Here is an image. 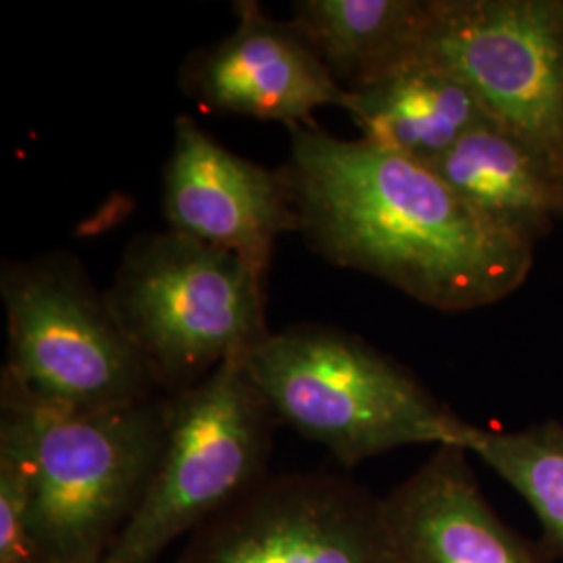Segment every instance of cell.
<instances>
[{"label": "cell", "instance_id": "obj_1", "mask_svg": "<svg viewBox=\"0 0 563 563\" xmlns=\"http://www.w3.org/2000/svg\"><path fill=\"white\" fill-rule=\"evenodd\" d=\"M280 172L318 255L432 309H481L530 276L534 242L488 220L426 163L297 125Z\"/></svg>", "mask_w": 563, "mask_h": 563}, {"label": "cell", "instance_id": "obj_2", "mask_svg": "<svg viewBox=\"0 0 563 563\" xmlns=\"http://www.w3.org/2000/svg\"><path fill=\"white\" fill-rule=\"evenodd\" d=\"M242 363L272 413L344 467L402 446H463L472 428L401 363L339 328L269 332Z\"/></svg>", "mask_w": 563, "mask_h": 563}, {"label": "cell", "instance_id": "obj_3", "mask_svg": "<svg viewBox=\"0 0 563 563\" xmlns=\"http://www.w3.org/2000/svg\"><path fill=\"white\" fill-rule=\"evenodd\" d=\"M2 401L0 439L25 463L41 563H102L162 453L167 397L74 416Z\"/></svg>", "mask_w": 563, "mask_h": 563}, {"label": "cell", "instance_id": "obj_4", "mask_svg": "<svg viewBox=\"0 0 563 563\" xmlns=\"http://www.w3.org/2000/svg\"><path fill=\"white\" fill-rule=\"evenodd\" d=\"M104 299L169 395L244 357L269 334L265 274L169 228L132 241Z\"/></svg>", "mask_w": 563, "mask_h": 563}, {"label": "cell", "instance_id": "obj_5", "mask_svg": "<svg viewBox=\"0 0 563 563\" xmlns=\"http://www.w3.org/2000/svg\"><path fill=\"white\" fill-rule=\"evenodd\" d=\"M0 295L9 334L0 399L88 416L159 397L162 386L76 260L4 263Z\"/></svg>", "mask_w": 563, "mask_h": 563}, {"label": "cell", "instance_id": "obj_6", "mask_svg": "<svg viewBox=\"0 0 563 563\" xmlns=\"http://www.w3.org/2000/svg\"><path fill=\"white\" fill-rule=\"evenodd\" d=\"M276 416L242 357L169 395L162 453L132 520L102 563H155L265 481Z\"/></svg>", "mask_w": 563, "mask_h": 563}, {"label": "cell", "instance_id": "obj_7", "mask_svg": "<svg viewBox=\"0 0 563 563\" xmlns=\"http://www.w3.org/2000/svg\"><path fill=\"white\" fill-rule=\"evenodd\" d=\"M423 51L563 184L562 0H432Z\"/></svg>", "mask_w": 563, "mask_h": 563}, {"label": "cell", "instance_id": "obj_8", "mask_svg": "<svg viewBox=\"0 0 563 563\" xmlns=\"http://www.w3.org/2000/svg\"><path fill=\"white\" fill-rule=\"evenodd\" d=\"M178 563H395L383 497L334 474L267 476L197 530Z\"/></svg>", "mask_w": 563, "mask_h": 563}, {"label": "cell", "instance_id": "obj_9", "mask_svg": "<svg viewBox=\"0 0 563 563\" xmlns=\"http://www.w3.org/2000/svg\"><path fill=\"white\" fill-rule=\"evenodd\" d=\"M162 207L169 230L228 251L265 276L276 241L299 230L282 172L228 151L186 115L174 123Z\"/></svg>", "mask_w": 563, "mask_h": 563}, {"label": "cell", "instance_id": "obj_10", "mask_svg": "<svg viewBox=\"0 0 563 563\" xmlns=\"http://www.w3.org/2000/svg\"><path fill=\"white\" fill-rule=\"evenodd\" d=\"M236 27L186 60L184 90L202 107L288 128L313 125L322 107H341L346 90L332 78L292 21H276L257 2H236Z\"/></svg>", "mask_w": 563, "mask_h": 563}, {"label": "cell", "instance_id": "obj_11", "mask_svg": "<svg viewBox=\"0 0 563 563\" xmlns=\"http://www.w3.org/2000/svg\"><path fill=\"white\" fill-rule=\"evenodd\" d=\"M462 444L432 455L383 497L395 563H553L501 520Z\"/></svg>", "mask_w": 563, "mask_h": 563}, {"label": "cell", "instance_id": "obj_12", "mask_svg": "<svg viewBox=\"0 0 563 563\" xmlns=\"http://www.w3.org/2000/svg\"><path fill=\"white\" fill-rule=\"evenodd\" d=\"M344 111L362 130L363 141L426 165L439 162L474 128L493 121L474 90L423 48L383 76L346 90Z\"/></svg>", "mask_w": 563, "mask_h": 563}, {"label": "cell", "instance_id": "obj_13", "mask_svg": "<svg viewBox=\"0 0 563 563\" xmlns=\"http://www.w3.org/2000/svg\"><path fill=\"white\" fill-rule=\"evenodd\" d=\"M430 167L474 209L526 241L537 244L563 218L558 172L495 121L467 132Z\"/></svg>", "mask_w": 563, "mask_h": 563}, {"label": "cell", "instance_id": "obj_14", "mask_svg": "<svg viewBox=\"0 0 563 563\" xmlns=\"http://www.w3.org/2000/svg\"><path fill=\"white\" fill-rule=\"evenodd\" d=\"M432 0H299L292 23L344 90L423 48Z\"/></svg>", "mask_w": 563, "mask_h": 563}, {"label": "cell", "instance_id": "obj_15", "mask_svg": "<svg viewBox=\"0 0 563 563\" xmlns=\"http://www.w3.org/2000/svg\"><path fill=\"white\" fill-rule=\"evenodd\" d=\"M463 446L522 497L541 526L539 547L551 562H563V422L516 430L472 423Z\"/></svg>", "mask_w": 563, "mask_h": 563}, {"label": "cell", "instance_id": "obj_16", "mask_svg": "<svg viewBox=\"0 0 563 563\" xmlns=\"http://www.w3.org/2000/svg\"><path fill=\"white\" fill-rule=\"evenodd\" d=\"M30 518L25 463L13 444L0 439V563H41Z\"/></svg>", "mask_w": 563, "mask_h": 563}, {"label": "cell", "instance_id": "obj_17", "mask_svg": "<svg viewBox=\"0 0 563 563\" xmlns=\"http://www.w3.org/2000/svg\"><path fill=\"white\" fill-rule=\"evenodd\" d=\"M562 13H563V0H562Z\"/></svg>", "mask_w": 563, "mask_h": 563}]
</instances>
